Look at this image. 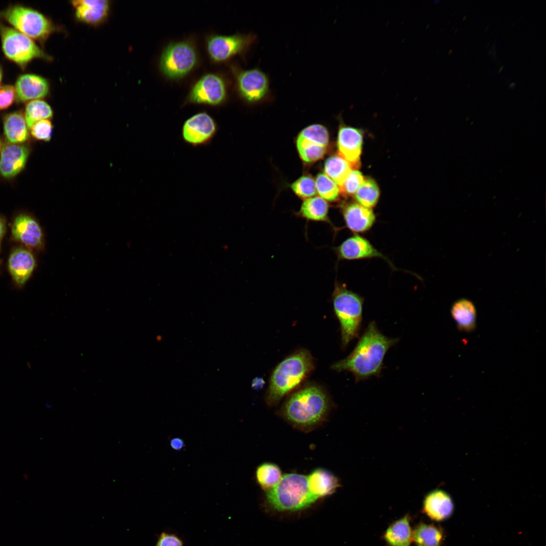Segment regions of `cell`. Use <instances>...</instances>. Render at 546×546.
Returning a JSON list of instances; mask_svg holds the SVG:
<instances>
[{"label": "cell", "mask_w": 546, "mask_h": 546, "mask_svg": "<svg viewBox=\"0 0 546 546\" xmlns=\"http://www.w3.org/2000/svg\"><path fill=\"white\" fill-rule=\"evenodd\" d=\"M14 88L15 99L18 103L43 98L48 95L50 90L49 83L45 78L32 73L19 75Z\"/></svg>", "instance_id": "cell-19"}, {"label": "cell", "mask_w": 546, "mask_h": 546, "mask_svg": "<svg viewBox=\"0 0 546 546\" xmlns=\"http://www.w3.org/2000/svg\"><path fill=\"white\" fill-rule=\"evenodd\" d=\"M236 84L239 95L248 103L262 102L271 93L268 77L259 68L238 70Z\"/></svg>", "instance_id": "cell-10"}, {"label": "cell", "mask_w": 546, "mask_h": 546, "mask_svg": "<svg viewBox=\"0 0 546 546\" xmlns=\"http://www.w3.org/2000/svg\"><path fill=\"white\" fill-rule=\"evenodd\" d=\"M3 74V68H2V66L0 65V83H1V80L2 79Z\"/></svg>", "instance_id": "cell-42"}, {"label": "cell", "mask_w": 546, "mask_h": 546, "mask_svg": "<svg viewBox=\"0 0 546 546\" xmlns=\"http://www.w3.org/2000/svg\"><path fill=\"white\" fill-rule=\"evenodd\" d=\"M6 232V219L2 216L0 215V251L1 249V244L3 238Z\"/></svg>", "instance_id": "cell-40"}, {"label": "cell", "mask_w": 546, "mask_h": 546, "mask_svg": "<svg viewBox=\"0 0 546 546\" xmlns=\"http://www.w3.org/2000/svg\"><path fill=\"white\" fill-rule=\"evenodd\" d=\"M30 130V133L36 139L48 142L52 137L53 125L49 119L41 120L35 123Z\"/></svg>", "instance_id": "cell-36"}, {"label": "cell", "mask_w": 546, "mask_h": 546, "mask_svg": "<svg viewBox=\"0 0 546 546\" xmlns=\"http://www.w3.org/2000/svg\"><path fill=\"white\" fill-rule=\"evenodd\" d=\"M329 205L320 197H310L302 203L299 215L307 220L328 221Z\"/></svg>", "instance_id": "cell-28"}, {"label": "cell", "mask_w": 546, "mask_h": 546, "mask_svg": "<svg viewBox=\"0 0 546 546\" xmlns=\"http://www.w3.org/2000/svg\"><path fill=\"white\" fill-rule=\"evenodd\" d=\"M357 203L372 209L378 202L380 190L376 181L370 178L365 179L354 194Z\"/></svg>", "instance_id": "cell-32"}, {"label": "cell", "mask_w": 546, "mask_h": 546, "mask_svg": "<svg viewBox=\"0 0 546 546\" xmlns=\"http://www.w3.org/2000/svg\"><path fill=\"white\" fill-rule=\"evenodd\" d=\"M0 17L15 29L41 42H44L55 27L48 17L32 8L11 5L0 12Z\"/></svg>", "instance_id": "cell-6"}, {"label": "cell", "mask_w": 546, "mask_h": 546, "mask_svg": "<svg viewBox=\"0 0 546 546\" xmlns=\"http://www.w3.org/2000/svg\"><path fill=\"white\" fill-rule=\"evenodd\" d=\"M2 260L0 259V268H1V265L2 264Z\"/></svg>", "instance_id": "cell-43"}, {"label": "cell", "mask_w": 546, "mask_h": 546, "mask_svg": "<svg viewBox=\"0 0 546 546\" xmlns=\"http://www.w3.org/2000/svg\"><path fill=\"white\" fill-rule=\"evenodd\" d=\"M29 154L28 148L21 144L8 143L2 149L0 156V174L11 178L25 167Z\"/></svg>", "instance_id": "cell-20"}, {"label": "cell", "mask_w": 546, "mask_h": 546, "mask_svg": "<svg viewBox=\"0 0 546 546\" xmlns=\"http://www.w3.org/2000/svg\"><path fill=\"white\" fill-rule=\"evenodd\" d=\"M268 503L278 511H297L307 508L317 499L309 487L307 475L289 473L266 492Z\"/></svg>", "instance_id": "cell-4"}, {"label": "cell", "mask_w": 546, "mask_h": 546, "mask_svg": "<svg viewBox=\"0 0 546 546\" xmlns=\"http://www.w3.org/2000/svg\"><path fill=\"white\" fill-rule=\"evenodd\" d=\"M255 476L258 484L267 491L278 483L283 475L281 469L277 465L265 463L257 467Z\"/></svg>", "instance_id": "cell-31"}, {"label": "cell", "mask_w": 546, "mask_h": 546, "mask_svg": "<svg viewBox=\"0 0 546 546\" xmlns=\"http://www.w3.org/2000/svg\"><path fill=\"white\" fill-rule=\"evenodd\" d=\"M197 61V53L194 45L188 41H179L169 43L163 50L159 67L166 77L176 79L191 71Z\"/></svg>", "instance_id": "cell-8"}, {"label": "cell", "mask_w": 546, "mask_h": 546, "mask_svg": "<svg viewBox=\"0 0 546 546\" xmlns=\"http://www.w3.org/2000/svg\"><path fill=\"white\" fill-rule=\"evenodd\" d=\"M445 533L440 526L421 522L413 529V541L416 546H443Z\"/></svg>", "instance_id": "cell-26"}, {"label": "cell", "mask_w": 546, "mask_h": 546, "mask_svg": "<svg viewBox=\"0 0 546 546\" xmlns=\"http://www.w3.org/2000/svg\"><path fill=\"white\" fill-rule=\"evenodd\" d=\"M333 309L340 325L341 341L345 348L357 338L361 328L364 298L343 284L336 283L332 294Z\"/></svg>", "instance_id": "cell-5"}, {"label": "cell", "mask_w": 546, "mask_h": 546, "mask_svg": "<svg viewBox=\"0 0 546 546\" xmlns=\"http://www.w3.org/2000/svg\"><path fill=\"white\" fill-rule=\"evenodd\" d=\"M226 95V87L223 79L216 74L208 73L202 76L193 86L187 101L217 106L225 100Z\"/></svg>", "instance_id": "cell-12"}, {"label": "cell", "mask_w": 546, "mask_h": 546, "mask_svg": "<svg viewBox=\"0 0 546 546\" xmlns=\"http://www.w3.org/2000/svg\"><path fill=\"white\" fill-rule=\"evenodd\" d=\"M330 409L327 393L320 386L310 384L293 393L284 403L281 413L295 427L307 431L322 423Z\"/></svg>", "instance_id": "cell-2"}, {"label": "cell", "mask_w": 546, "mask_h": 546, "mask_svg": "<svg viewBox=\"0 0 546 546\" xmlns=\"http://www.w3.org/2000/svg\"><path fill=\"white\" fill-rule=\"evenodd\" d=\"M53 115L51 107L46 102L40 99L28 102L25 107L24 117L28 128L36 122L49 119Z\"/></svg>", "instance_id": "cell-30"}, {"label": "cell", "mask_w": 546, "mask_h": 546, "mask_svg": "<svg viewBox=\"0 0 546 546\" xmlns=\"http://www.w3.org/2000/svg\"><path fill=\"white\" fill-rule=\"evenodd\" d=\"M4 130L5 136L10 144H20L29 139L24 115L20 111L13 112L5 116Z\"/></svg>", "instance_id": "cell-25"}, {"label": "cell", "mask_w": 546, "mask_h": 546, "mask_svg": "<svg viewBox=\"0 0 546 546\" xmlns=\"http://www.w3.org/2000/svg\"><path fill=\"white\" fill-rule=\"evenodd\" d=\"M217 131L214 119L205 112L196 113L184 123L182 136L187 143L196 146L206 144L213 138Z\"/></svg>", "instance_id": "cell-15"}, {"label": "cell", "mask_w": 546, "mask_h": 546, "mask_svg": "<svg viewBox=\"0 0 546 546\" xmlns=\"http://www.w3.org/2000/svg\"><path fill=\"white\" fill-rule=\"evenodd\" d=\"M264 384V380L260 378H255L252 382V387L255 389L261 388Z\"/></svg>", "instance_id": "cell-41"}, {"label": "cell", "mask_w": 546, "mask_h": 546, "mask_svg": "<svg viewBox=\"0 0 546 546\" xmlns=\"http://www.w3.org/2000/svg\"><path fill=\"white\" fill-rule=\"evenodd\" d=\"M0 36L5 56L22 68L34 59H50L32 38L1 22Z\"/></svg>", "instance_id": "cell-7"}, {"label": "cell", "mask_w": 546, "mask_h": 546, "mask_svg": "<svg viewBox=\"0 0 546 546\" xmlns=\"http://www.w3.org/2000/svg\"><path fill=\"white\" fill-rule=\"evenodd\" d=\"M411 521V517L407 514L389 525L383 535L388 546H411L413 542Z\"/></svg>", "instance_id": "cell-23"}, {"label": "cell", "mask_w": 546, "mask_h": 546, "mask_svg": "<svg viewBox=\"0 0 546 546\" xmlns=\"http://www.w3.org/2000/svg\"><path fill=\"white\" fill-rule=\"evenodd\" d=\"M156 546H183L181 540L173 534L162 533Z\"/></svg>", "instance_id": "cell-38"}, {"label": "cell", "mask_w": 546, "mask_h": 546, "mask_svg": "<svg viewBox=\"0 0 546 546\" xmlns=\"http://www.w3.org/2000/svg\"><path fill=\"white\" fill-rule=\"evenodd\" d=\"M15 99L14 86L10 84L0 85V110L8 108Z\"/></svg>", "instance_id": "cell-37"}, {"label": "cell", "mask_w": 546, "mask_h": 546, "mask_svg": "<svg viewBox=\"0 0 546 546\" xmlns=\"http://www.w3.org/2000/svg\"><path fill=\"white\" fill-rule=\"evenodd\" d=\"M325 174L341 187L352 170L350 164L339 155L328 158L324 165Z\"/></svg>", "instance_id": "cell-29"}, {"label": "cell", "mask_w": 546, "mask_h": 546, "mask_svg": "<svg viewBox=\"0 0 546 546\" xmlns=\"http://www.w3.org/2000/svg\"><path fill=\"white\" fill-rule=\"evenodd\" d=\"M1 141H0V149H1Z\"/></svg>", "instance_id": "cell-44"}, {"label": "cell", "mask_w": 546, "mask_h": 546, "mask_svg": "<svg viewBox=\"0 0 546 546\" xmlns=\"http://www.w3.org/2000/svg\"><path fill=\"white\" fill-rule=\"evenodd\" d=\"M451 314L457 327L462 331H472L476 325V310L469 300L461 299L452 304Z\"/></svg>", "instance_id": "cell-27"}, {"label": "cell", "mask_w": 546, "mask_h": 546, "mask_svg": "<svg viewBox=\"0 0 546 546\" xmlns=\"http://www.w3.org/2000/svg\"><path fill=\"white\" fill-rule=\"evenodd\" d=\"M76 17L90 24L101 23L107 16L109 4L106 0H78L72 2Z\"/></svg>", "instance_id": "cell-22"}, {"label": "cell", "mask_w": 546, "mask_h": 546, "mask_svg": "<svg viewBox=\"0 0 546 546\" xmlns=\"http://www.w3.org/2000/svg\"><path fill=\"white\" fill-rule=\"evenodd\" d=\"M252 33L230 35H213L208 37L206 47L211 59L221 62L236 55L243 54L256 40Z\"/></svg>", "instance_id": "cell-9"}, {"label": "cell", "mask_w": 546, "mask_h": 546, "mask_svg": "<svg viewBox=\"0 0 546 546\" xmlns=\"http://www.w3.org/2000/svg\"><path fill=\"white\" fill-rule=\"evenodd\" d=\"M335 251L340 260L381 258L385 260L392 269H397L389 258L377 249L367 239L358 234H355L345 239L335 248Z\"/></svg>", "instance_id": "cell-14"}, {"label": "cell", "mask_w": 546, "mask_h": 546, "mask_svg": "<svg viewBox=\"0 0 546 546\" xmlns=\"http://www.w3.org/2000/svg\"><path fill=\"white\" fill-rule=\"evenodd\" d=\"M307 479L310 491L317 499L333 494L340 485L339 479L324 469L314 470Z\"/></svg>", "instance_id": "cell-24"}, {"label": "cell", "mask_w": 546, "mask_h": 546, "mask_svg": "<svg viewBox=\"0 0 546 546\" xmlns=\"http://www.w3.org/2000/svg\"><path fill=\"white\" fill-rule=\"evenodd\" d=\"M170 445L173 449L176 450L181 449L185 446L184 441L178 437L172 438L170 441Z\"/></svg>", "instance_id": "cell-39"}, {"label": "cell", "mask_w": 546, "mask_h": 546, "mask_svg": "<svg viewBox=\"0 0 546 546\" xmlns=\"http://www.w3.org/2000/svg\"><path fill=\"white\" fill-rule=\"evenodd\" d=\"M363 132L358 129L343 126L338 135L339 155L346 160L352 168H358L362 150Z\"/></svg>", "instance_id": "cell-17"}, {"label": "cell", "mask_w": 546, "mask_h": 546, "mask_svg": "<svg viewBox=\"0 0 546 546\" xmlns=\"http://www.w3.org/2000/svg\"><path fill=\"white\" fill-rule=\"evenodd\" d=\"M36 266L34 256L29 249L18 247L11 252L8 268L12 280L19 288L22 287L29 279Z\"/></svg>", "instance_id": "cell-16"}, {"label": "cell", "mask_w": 546, "mask_h": 546, "mask_svg": "<svg viewBox=\"0 0 546 546\" xmlns=\"http://www.w3.org/2000/svg\"><path fill=\"white\" fill-rule=\"evenodd\" d=\"M398 341V339L384 335L372 321L351 353L334 363L331 368L337 372H351L356 382L379 376L386 353Z\"/></svg>", "instance_id": "cell-1"}, {"label": "cell", "mask_w": 546, "mask_h": 546, "mask_svg": "<svg viewBox=\"0 0 546 546\" xmlns=\"http://www.w3.org/2000/svg\"><path fill=\"white\" fill-rule=\"evenodd\" d=\"M313 369V358L305 349L298 350L283 360L271 375L265 396L267 404H277L305 379Z\"/></svg>", "instance_id": "cell-3"}, {"label": "cell", "mask_w": 546, "mask_h": 546, "mask_svg": "<svg viewBox=\"0 0 546 546\" xmlns=\"http://www.w3.org/2000/svg\"><path fill=\"white\" fill-rule=\"evenodd\" d=\"M291 187L296 195L305 199L312 197L316 193L315 181L309 175L302 176L294 181Z\"/></svg>", "instance_id": "cell-34"}, {"label": "cell", "mask_w": 546, "mask_h": 546, "mask_svg": "<svg viewBox=\"0 0 546 546\" xmlns=\"http://www.w3.org/2000/svg\"><path fill=\"white\" fill-rule=\"evenodd\" d=\"M364 180V177L359 171L357 169L352 170L340 187V191L348 196L353 195Z\"/></svg>", "instance_id": "cell-35"}, {"label": "cell", "mask_w": 546, "mask_h": 546, "mask_svg": "<svg viewBox=\"0 0 546 546\" xmlns=\"http://www.w3.org/2000/svg\"><path fill=\"white\" fill-rule=\"evenodd\" d=\"M342 210L346 226L356 234L367 232L376 222V217L373 210L357 202L346 204Z\"/></svg>", "instance_id": "cell-21"}, {"label": "cell", "mask_w": 546, "mask_h": 546, "mask_svg": "<svg viewBox=\"0 0 546 546\" xmlns=\"http://www.w3.org/2000/svg\"><path fill=\"white\" fill-rule=\"evenodd\" d=\"M315 184L316 190L320 197L329 201H334L338 199L340 189L325 173H320L317 175Z\"/></svg>", "instance_id": "cell-33"}, {"label": "cell", "mask_w": 546, "mask_h": 546, "mask_svg": "<svg viewBox=\"0 0 546 546\" xmlns=\"http://www.w3.org/2000/svg\"><path fill=\"white\" fill-rule=\"evenodd\" d=\"M454 504L450 495L444 490L436 489L427 493L423 500L422 512L435 522H442L451 517Z\"/></svg>", "instance_id": "cell-18"}, {"label": "cell", "mask_w": 546, "mask_h": 546, "mask_svg": "<svg viewBox=\"0 0 546 546\" xmlns=\"http://www.w3.org/2000/svg\"><path fill=\"white\" fill-rule=\"evenodd\" d=\"M328 142L329 133L326 128L320 124H313L300 132L296 146L301 158L305 162H312L324 156Z\"/></svg>", "instance_id": "cell-11"}, {"label": "cell", "mask_w": 546, "mask_h": 546, "mask_svg": "<svg viewBox=\"0 0 546 546\" xmlns=\"http://www.w3.org/2000/svg\"><path fill=\"white\" fill-rule=\"evenodd\" d=\"M11 235L15 241L29 250H44L42 230L38 221L30 214L22 213L15 216L11 225Z\"/></svg>", "instance_id": "cell-13"}]
</instances>
